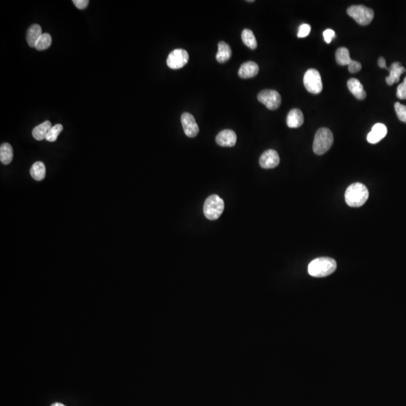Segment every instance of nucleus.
<instances>
[{"label":"nucleus","instance_id":"10","mask_svg":"<svg viewBox=\"0 0 406 406\" xmlns=\"http://www.w3.org/2000/svg\"><path fill=\"white\" fill-rule=\"evenodd\" d=\"M280 157L276 150L269 149L265 150L259 158V165L263 169H273L278 166Z\"/></svg>","mask_w":406,"mask_h":406},{"label":"nucleus","instance_id":"14","mask_svg":"<svg viewBox=\"0 0 406 406\" xmlns=\"http://www.w3.org/2000/svg\"><path fill=\"white\" fill-rule=\"evenodd\" d=\"M258 73H259V67L258 64L253 61H248L244 63L241 66L238 74L242 78H250V77H255Z\"/></svg>","mask_w":406,"mask_h":406},{"label":"nucleus","instance_id":"19","mask_svg":"<svg viewBox=\"0 0 406 406\" xmlns=\"http://www.w3.org/2000/svg\"><path fill=\"white\" fill-rule=\"evenodd\" d=\"M51 127H51V122L48 121V120L43 122L42 123L38 125L37 127H36L33 130V136H34V139H37L38 141H41L43 139H45Z\"/></svg>","mask_w":406,"mask_h":406},{"label":"nucleus","instance_id":"29","mask_svg":"<svg viewBox=\"0 0 406 406\" xmlns=\"http://www.w3.org/2000/svg\"><path fill=\"white\" fill-rule=\"evenodd\" d=\"M323 35H324V40H325L327 44H330V43L332 41V40L336 37V36H335V33L334 32V30H331V29H327V30H326L324 34H323Z\"/></svg>","mask_w":406,"mask_h":406},{"label":"nucleus","instance_id":"5","mask_svg":"<svg viewBox=\"0 0 406 406\" xmlns=\"http://www.w3.org/2000/svg\"><path fill=\"white\" fill-rule=\"evenodd\" d=\"M347 13L350 17L354 18L357 23L362 26L368 25L374 18L373 10L367 8L365 5H352L348 8Z\"/></svg>","mask_w":406,"mask_h":406},{"label":"nucleus","instance_id":"2","mask_svg":"<svg viewBox=\"0 0 406 406\" xmlns=\"http://www.w3.org/2000/svg\"><path fill=\"white\" fill-rule=\"evenodd\" d=\"M345 198L347 205L350 207H361L365 204V202L368 199V189L363 184H352L347 188Z\"/></svg>","mask_w":406,"mask_h":406},{"label":"nucleus","instance_id":"15","mask_svg":"<svg viewBox=\"0 0 406 406\" xmlns=\"http://www.w3.org/2000/svg\"><path fill=\"white\" fill-rule=\"evenodd\" d=\"M303 122V114L299 109H292L288 113V117H287V124L290 128H298L302 126Z\"/></svg>","mask_w":406,"mask_h":406},{"label":"nucleus","instance_id":"32","mask_svg":"<svg viewBox=\"0 0 406 406\" xmlns=\"http://www.w3.org/2000/svg\"><path fill=\"white\" fill-rule=\"evenodd\" d=\"M378 66H379V67H381V68L387 69H387H388L387 68V66H386V60L384 58V57H380L379 59H378Z\"/></svg>","mask_w":406,"mask_h":406},{"label":"nucleus","instance_id":"16","mask_svg":"<svg viewBox=\"0 0 406 406\" xmlns=\"http://www.w3.org/2000/svg\"><path fill=\"white\" fill-rule=\"evenodd\" d=\"M348 87L357 100H364L367 97V92L364 90V86L357 78H351L348 80Z\"/></svg>","mask_w":406,"mask_h":406},{"label":"nucleus","instance_id":"13","mask_svg":"<svg viewBox=\"0 0 406 406\" xmlns=\"http://www.w3.org/2000/svg\"><path fill=\"white\" fill-rule=\"evenodd\" d=\"M387 70L390 74L386 77V82L390 86L393 85L394 83L399 82L400 75L406 71V69L402 67L400 63L398 62L394 63L392 65L390 66V68L387 69Z\"/></svg>","mask_w":406,"mask_h":406},{"label":"nucleus","instance_id":"20","mask_svg":"<svg viewBox=\"0 0 406 406\" xmlns=\"http://www.w3.org/2000/svg\"><path fill=\"white\" fill-rule=\"evenodd\" d=\"M30 175L36 181H41L45 178V165L41 161L36 162L30 169Z\"/></svg>","mask_w":406,"mask_h":406},{"label":"nucleus","instance_id":"27","mask_svg":"<svg viewBox=\"0 0 406 406\" xmlns=\"http://www.w3.org/2000/svg\"><path fill=\"white\" fill-rule=\"evenodd\" d=\"M397 96L400 100H406V77L404 81L397 87Z\"/></svg>","mask_w":406,"mask_h":406},{"label":"nucleus","instance_id":"1","mask_svg":"<svg viewBox=\"0 0 406 406\" xmlns=\"http://www.w3.org/2000/svg\"><path fill=\"white\" fill-rule=\"evenodd\" d=\"M336 268L337 263L335 259L330 258H320L310 262L308 271L311 276L323 278L333 273Z\"/></svg>","mask_w":406,"mask_h":406},{"label":"nucleus","instance_id":"3","mask_svg":"<svg viewBox=\"0 0 406 406\" xmlns=\"http://www.w3.org/2000/svg\"><path fill=\"white\" fill-rule=\"evenodd\" d=\"M333 135L331 130L321 128L317 131L314 139L313 150L316 154H324L333 144Z\"/></svg>","mask_w":406,"mask_h":406},{"label":"nucleus","instance_id":"17","mask_svg":"<svg viewBox=\"0 0 406 406\" xmlns=\"http://www.w3.org/2000/svg\"><path fill=\"white\" fill-rule=\"evenodd\" d=\"M232 49L229 44L221 41L218 43V51L216 54V60L220 64H224L230 59Z\"/></svg>","mask_w":406,"mask_h":406},{"label":"nucleus","instance_id":"8","mask_svg":"<svg viewBox=\"0 0 406 406\" xmlns=\"http://www.w3.org/2000/svg\"><path fill=\"white\" fill-rule=\"evenodd\" d=\"M189 60V54L184 49H176L168 56L166 64L172 70H179L185 67Z\"/></svg>","mask_w":406,"mask_h":406},{"label":"nucleus","instance_id":"18","mask_svg":"<svg viewBox=\"0 0 406 406\" xmlns=\"http://www.w3.org/2000/svg\"><path fill=\"white\" fill-rule=\"evenodd\" d=\"M41 27L38 24H34L28 29L27 32V41L31 48H35L40 37L42 35Z\"/></svg>","mask_w":406,"mask_h":406},{"label":"nucleus","instance_id":"6","mask_svg":"<svg viewBox=\"0 0 406 406\" xmlns=\"http://www.w3.org/2000/svg\"><path fill=\"white\" fill-rule=\"evenodd\" d=\"M304 85L309 93L318 94L323 90L322 79L319 72L315 69H309L305 73Z\"/></svg>","mask_w":406,"mask_h":406},{"label":"nucleus","instance_id":"22","mask_svg":"<svg viewBox=\"0 0 406 406\" xmlns=\"http://www.w3.org/2000/svg\"><path fill=\"white\" fill-rule=\"evenodd\" d=\"M242 39L244 44L250 49L255 50L258 48V41L252 30L245 29L242 33Z\"/></svg>","mask_w":406,"mask_h":406},{"label":"nucleus","instance_id":"24","mask_svg":"<svg viewBox=\"0 0 406 406\" xmlns=\"http://www.w3.org/2000/svg\"><path fill=\"white\" fill-rule=\"evenodd\" d=\"M52 43V38L49 34H43L36 44L35 48L38 51L48 49Z\"/></svg>","mask_w":406,"mask_h":406},{"label":"nucleus","instance_id":"21","mask_svg":"<svg viewBox=\"0 0 406 406\" xmlns=\"http://www.w3.org/2000/svg\"><path fill=\"white\" fill-rule=\"evenodd\" d=\"M13 160V148L8 143H3L0 147V160L3 164L8 165Z\"/></svg>","mask_w":406,"mask_h":406},{"label":"nucleus","instance_id":"11","mask_svg":"<svg viewBox=\"0 0 406 406\" xmlns=\"http://www.w3.org/2000/svg\"><path fill=\"white\" fill-rule=\"evenodd\" d=\"M237 136L233 130H224L216 136L217 144L221 147H233L236 143Z\"/></svg>","mask_w":406,"mask_h":406},{"label":"nucleus","instance_id":"12","mask_svg":"<svg viewBox=\"0 0 406 406\" xmlns=\"http://www.w3.org/2000/svg\"><path fill=\"white\" fill-rule=\"evenodd\" d=\"M387 133V129L385 125L381 123H375L367 136V141L371 144H376L385 137Z\"/></svg>","mask_w":406,"mask_h":406},{"label":"nucleus","instance_id":"31","mask_svg":"<svg viewBox=\"0 0 406 406\" xmlns=\"http://www.w3.org/2000/svg\"><path fill=\"white\" fill-rule=\"evenodd\" d=\"M73 3L78 9L82 10L87 8L89 1L88 0H74Z\"/></svg>","mask_w":406,"mask_h":406},{"label":"nucleus","instance_id":"30","mask_svg":"<svg viewBox=\"0 0 406 406\" xmlns=\"http://www.w3.org/2000/svg\"><path fill=\"white\" fill-rule=\"evenodd\" d=\"M361 69H362V65H361V63L355 61V60H352L351 64L348 65V70L351 73H358V72L361 71Z\"/></svg>","mask_w":406,"mask_h":406},{"label":"nucleus","instance_id":"9","mask_svg":"<svg viewBox=\"0 0 406 406\" xmlns=\"http://www.w3.org/2000/svg\"><path fill=\"white\" fill-rule=\"evenodd\" d=\"M181 120L186 136L190 138L196 137L199 130L194 117L190 113L185 112L182 114Z\"/></svg>","mask_w":406,"mask_h":406},{"label":"nucleus","instance_id":"23","mask_svg":"<svg viewBox=\"0 0 406 406\" xmlns=\"http://www.w3.org/2000/svg\"><path fill=\"white\" fill-rule=\"evenodd\" d=\"M335 60L337 63L341 66H348L352 61L350 57L349 51L345 47H341L337 50L335 52Z\"/></svg>","mask_w":406,"mask_h":406},{"label":"nucleus","instance_id":"26","mask_svg":"<svg viewBox=\"0 0 406 406\" xmlns=\"http://www.w3.org/2000/svg\"><path fill=\"white\" fill-rule=\"evenodd\" d=\"M395 111L397 113V117L401 120L402 122L406 123V106L405 105H402L400 103H396Z\"/></svg>","mask_w":406,"mask_h":406},{"label":"nucleus","instance_id":"28","mask_svg":"<svg viewBox=\"0 0 406 406\" xmlns=\"http://www.w3.org/2000/svg\"><path fill=\"white\" fill-rule=\"evenodd\" d=\"M311 32V27L308 24H303L299 27V32H298V38H305L308 37Z\"/></svg>","mask_w":406,"mask_h":406},{"label":"nucleus","instance_id":"7","mask_svg":"<svg viewBox=\"0 0 406 406\" xmlns=\"http://www.w3.org/2000/svg\"><path fill=\"white\" fill-rule=\"evenodd\" d=\"M258 100L269 110H276L282 103V97L275 90H264L259 92Z\"/></svg>","mask_w":406,"mask_h":406},{"label":"nucleus","instance_id":"25","mask_svg":"<svg viewBox=\"0 0 406 406\" xmlns=\"http://www.w3.org/2000/svg\"><path fill=\"white\" fill-rule=\"evenodd\" d=\"M64 130V127L61 124L54 125V127L50 129L48 135L46 136L45 139L50 143H54L57 140L59 135Z\"/></svg>","mask_w":406,"mask_h":406},{"label":"nucleus","instance_id":"33","mask_svg":"<svg viewBox=\"0 0 406 406\" xmlns=\"http://www.w3.org/2000/svg\"><path fill=\"white\" fill-rule=\"evenodd\" d=\"M51 406H66L65 405L62 404V403H55L54 404L51 405Z\"/></svg>","mask_w":406,"mask_h":406},{"label":"nucleus","instance_id":"4","mask_svg":"<svg viewBox=\"0 0 406 406\" xmlns=\"http://www.w3.org/2000/svg\"><path fill=\"white\" fill-rule=\"evenodd\" d=\"M224 209V202L223 199L218 195H212L209 196L205 202V216L211 221L217 220L220 218Z\"/></svg>","mask_w":406,"mask_h":406}]
</instances>
